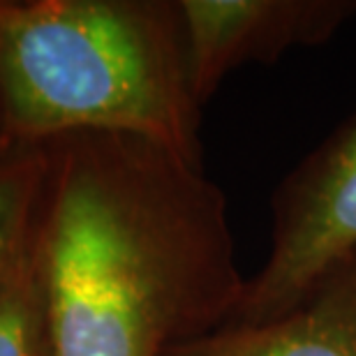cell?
<instances>
[{
	"mask_svg": "<svg viewBox=\"0 0 356 356\" xmlns=\"http://www.w3.org/2000/svg\"><path fill=\"white\" fill-rule=\"evenodd\" d=\"M35 252L51 356H172L245 287L202 162L132 134L49 141Z\"/></svg>",
	"mask_w": 356,
	"mask_h": 356,
	"instance_id": "obj_1",
	"label": "cell"
},
{
	"mask_svg": "<svg viewBox=\"0 0 356 356\" xmlns=\"http://www.w3.org/2000/svg\"><path fill=\"white\" fill-rule=\"evenodd\" d=\"M174 0H0V146L76 132L202 162Z\"/></svg>",
	"mask_w": 356,
	"mask_h": 356,
	"instance_id": "obj_2",
	"label": "cell"
},
{
	"mask_svg": "<svg viewBox=\"0 0 356 356\" xmlns=\"http://www.w3.org/2000/svg\"><path fill=\"white\" fill-rule=\"evenodd\" d=\"M356 261V111L291 172L273 199L270 254L227 324H264L310 301Z\"/></svg>",
	"mask_w": 356,
	"mask_h": 356,
	"instance_id": "obj_3",
	"label": "cell"
},
{
	"mask_svg": "<svg viewBox=\"0 0 356 356\" xmlns=\"http://www.w3.org/2000/svg\"><path fill=\"white\" fill-rule=\"evenodd\" d=\"M188 79L204 106L248 63H273L294 47H317L356 12L354 0H176Z\"/></svg>",
	"mask_w": 356,
	"mask_h": 356,
	"instance_id": "obj_4",
	"label": "cell"
},
{
	"mask_svg": "<svg viewBox=\"0 0 356 356\" xmlns=\"http://www.w3.org/2000/svg\"><path fill=\"white\" fill-rule=\"evenodd\" d=\"M172 356H356V261L264 324H225Z\"/></svg>",
	"mask_w": 356,
	"mask_h": 356,
	"instance_id": "obj_5",
	"label": "cell"
},
{
	"mask_svg": "<svg viewBox=\"0 0 356 356\" xmlns=\"http://www.w3.org/2000/svg\"><path fill=\"white\" fill-rule=\"evenodd\" d=\"M44 172V144L0 146V294L35 238Z\"/></svg>",
	"mask_w": 356,
	"mask_h": 356,
	"instance_id": "obj_6",
	"label": "cell"
},
{
	"mask_svg": "<svg viewBox=\"0 0 356 356\" xmlns=\"http://www.w3.org/2000/svg\"><path fill=\"white\" fill-rule=\"evenodd\" d=\"M0 356H51L35 238L0 294Z\"/></svg>",
	"mask_w": 356,
	"mask_h": 356,
	"instance_id": "obj_7",
	"label": "cell"
}]
</instances>
